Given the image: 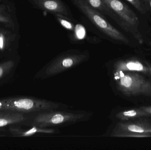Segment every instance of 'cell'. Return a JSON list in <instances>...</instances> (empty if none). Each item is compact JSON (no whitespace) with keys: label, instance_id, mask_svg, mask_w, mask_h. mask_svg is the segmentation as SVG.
<instances>
[{"label":"cell","instance_id":"obj_1","mask_svg":"<svg viewBox=\"0 0 151 150\" xmlns=\"http://www.w3.org/2000/svg\"><path fill=\"white\" fill-rule=\"evenodd\" d=\"M93 115L92 113L82 110L53 109L29 114L23 124L42 128L61 127L89 120Z\"/></svg>","mask_w":151,"mask_h":150},{"label":"cell","instance_id":"obj_2","mask_svg":"<svg viewBox=\"0 0 151 150\" xmlns=\"http://www.w3.org/2000/svg\"><path fill=\"white\" fill-rule=\"evenodd\" d=\"M66 104L34 97H17L0 100V112L35 113L53 109H68Z\"/></svg>","mask_w":151,"mask_h":150},{"label":"cell","instance_id":"obj_3","mask_svg":"<svg viewBox=\"0 0 151 150\" xmlns=\"http://www.w3.org/2000/svg\"><path fill=\"white\" fill-rule=\"evenodd\" d=\"M89 57V53L86 51L71 50L63 53L42 69L37 77L46 79L55 76L86 61Z\"/></svg>","mask_w":151,"mask_h":150},{"label":"cell","instance_id":"obj_4","mask_svg":"<svg viewBox=\"0 0 151 150\" xmlns=\"http://www.w3.org/2000/svg\"><path fill=\"white\" fill-rule=\"evenodd\" d=\"M116 17V23L142 44L144 40L138 29L139 21L135 13L121 0H103Z\"/></svg>","mask_w":151,"mask_h":150},{"label":"cell","instance_id":"obj_5","mask_svg":"<svg viewBox=\"0 0 151 150\" xmlns=\"http://www.w3.org/2000/svg\"><path fill=\"white\" fill-rule=\"evenodd\" d=\"M74 5L89 19L90 21L107 37L116 41L128 43V39L113 26L104 15L94 9L84 0H71Z\"/></svg>","mask_w":151,"mask_h":150},{"label":"cell","instance_id":"obj_6","mask_svg":"<svg viewBox=\"0 0 151 150\" xmlns=\"http://www.w3.org/2000/svg\"><path fill=\"white\" fill-rule=\"evenodd\" d=\"M20 38L19 31L0 24V58L8 59L17 55Z\"/></svg>","mask_w":151,"mask_h":150},{"label":"cell","instance_id":"obj_7","mask_svg":"<svg viewBox=\"0 0 151 150\" xmlns=\"http://www.w3.org/2000/svg\"><path fill=\"white\" fill-rule=\"evenodd\" d=\"M0 24L15 31H19L16 7L12 0H5L0 3Z\"/></svg>","mask_w":151,"mask_h":150},{"label":"cell","instance_id":"obj_8","mask_svg":"<svg viewBox=\"0 0 151 150\" xmlns=\"http://www.w3.org/2000/svg\"><path fill=\"white\" fill-rule=\"evenodd\" d=\"M34 7L44 11L55 15L60 14L68 18L71 14L63 2L61 0H27Z\"/></svg>","mask_w":151,"mask_h":150},{"label":"cell","instance_id":"obj_9","mask_svg":"<svg viewBox=\"0 0 151 150\" xmlns=\"http://www.w3.org/2000/svg\"><path fill=\"white\" fill-rule=\"evenodd\" d=\"M28 114L9 112H0V127L14 122L24 123L28 119Z\"/></svg>","mask_w":151,"mask_h":150},{"label":"cell","instance_id":"obj_10","mask_svg":"<svg viewBox=\"0 0 151 150\" xmlns=\"http://www.w3.org/2000/svg\"><path fill=\"white\" fill-rule=\"evenodd\" d=\"M84 1L92 8L96 9L103 15L108 16L116 22V17L115 15L103 0H84Z\"/></svg>","mask_w":151,"mask_h":150},{"label":"cell","instance_id":"obj_11","mask_svg":"<svg viewBox=\"0 0 151 150\" xmlns=\"http://www.w3.org/2000/svg\"><path fill=\"white\" fill-rule=\"evenodd\" d=\"M54 15L55 17L63 27L69 31H74V25L72 22L70 18L60 14H55Z\"/></svg>","mask_w":151,"mask_h":150},{"label":"cell","instance_id":"obj_12","mask_svg":"<svg viewBox=\"0 0 151 150\" xmlns=\"http://www.w3.org/2000/svg\"><path fill=\"white\" fill-rule=\"evenodd\" d=\"M17 58V55L15 57H12V58H8L7 60L3 62L2 63L0 64V79L4 75L5 72L7 71V67L12 64L15 61Z\"/></svg>","mask_w":151,"mask_h":150},{"label":"cell","instance_id":"obj_13","mask_svg":"<svg viewBox=\"0 0 151 150\" xmlns=\"http://www.w3.org/2000/svg\"><path fill=\"white\" fill-rule=\"evenodd\" d=\"M133 5L140 13L145 14L146 9L141 0H127Z\"/></svg>","mask_w":151,"mask_h":150},{"label":"cell","instance_id":"obj_14","mask_svg":"<svg viewBox=\"0 0 151 150\" xmlns=\"http://www.w3.org/2000/svg\"><path fill=\"white\" fill-rule=\"evenodd\" d=\"M127 66L130 70H141L143 69L142 65L138 62L129 63Z\"/></svg>","mask_w":151,"mask_h":150},{"label":"cell","instance_id":"obj_15","mask_svg":"<svg viewBox=\"0 0 151 150\" xmlns=\"http://www.w3.org/2000/svg\"><path fill=\"white\" fill-rule=\"evenodd\" d=\"M132 78L128 76H123L121 79V84L125 87H129L131 86L132 84Z\"/></svg>","mask_w":151,"mask_h":150},{"label":"cell","instance_id":"obj_16","mask_svg":"<svg viewBox=\"0 0 151 150\" xmlns=\"http://www.w3.org/2000/svg\"><path fill=\"white\" fill-rule=\"evenodd\" d=\"M128 129L130 131L137 132V133H143L144 132V130L142 128L135 125L129 126L128 127Z\"/></svg>","mask_w":151,"mask_h":150},{"label":"cell","instance_id":"obj_17","mask_svg":"<svg viewBox=\"0 0 151 150\" xmlns=\"http://www.w3.org/2000/svg\"><path fill=\"white\" fill-rule=\"evenodd\" d=\"M123 115L125 116H134L136 115L137 113L134 110H132V111H128V112H123Z\"/></svg>","mask_w":151,"mask_h":150},{"label":"cell","instance_id":"obj_18","mask_svg":"<svg viewBox=\"0 0 151 150\" xmlns=\"http://www.w3.org/2000/svg\"><path fill=\"white\" fill-rule=\"evenodd\" d=\"M144 1L150 6L151 9V0H144Z\"/></svg>","mask_w":151,"mask_h":150},{"label":"cell","instance_id":"obj_19","mask_svg":"<svg viewBox=\"0 0 151 150\" xmlns=\"http://www.w3.org/2000/svg\"><path fill=\"white\" fill-rule=\"evenodd\" d=\"M4 1H5V0H0V3H1L2 2Z\"/></svg>","mask_w":151,"mask_h":150},{"label":"cell","instance_id":"obj_20","mask_svg":"<svg viewBox=\"0 0 151 150\" xmlns=\"http://www.w3.org/2000/svg\"><path fill=\"white\" fill-rule=\"evenodd\" d=\"M150 43H151V42H150Z\"/></svg>","mask_w":151,"mask_h":150}]
</instances>
